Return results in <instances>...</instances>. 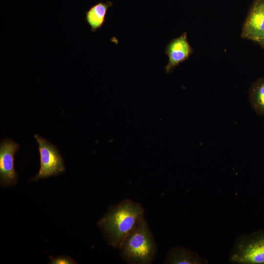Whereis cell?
<instances>
[{"mask_svg":"<svg viewBox=\"0 0 264 264\" xmlns=\"http://www.w3.org/2000/svg\"><path fill=\"white\" fill-rule=\"evenodd\" d=\"M19 145L10 139H4L0 144V182L2 186L16 184L17 174L14 168V155Z\"/></svg>","mask_w":264,"mask_h":264,"instance_id":"cell-5","label":"cell"},{"mask_svg":"<svg viewBox=\"0 0 264 264\" xmlns=\"http://www.w3.org/2000/svg\"><path fill=\"white\" fill-rule=\"evenodd\" d=\"M241 36L254 42L264 37V0H254L243 23Z\"/></svg>","mask_w":264,"mask_h":264,"instance_id":"cell-6","label":"cell"},{"mask_svg":"<svg viewBox=\"0 0 264 264\" xmlns=\"http://www.w3.org/2000/svg\"><path fill=\"white\" fill-rule=\"evenodd\" d=\"M112 5V3L110 1L106 2L100 1L86 12L85 21L90 27L92 32H96L103 26L108 10Z\"/></svg>","mask_w":264,"mask_h":264,"instance_id":"cell-9","label":"cell"},{"mask_svg":"<svg viewBox=\"0 0 264 264\" xmlns=\"http://www.w3.org/2000/svg\"><path fill=\"white\" fill-rule=\"evenodd\" d=\"M192 52L193 48L188 42L186 32L171 40L165 48V53L169 58L164 68L166 72H172L180 63L188 59Z\"/></svg>","mask_w":264,"mask_h":264,"instance_id":"cell-7","label":"cell"},{"mask_svg":"<svg viewBox=\"0 0 264 264\" xmlns=\"http://www.w3.org/2000/svg\"><path fill=\"white\" fill-rule=\"evenodd\" d=\"M123 260L131 264H149L154 260L157 248L148 222L143 218L119 246Z\"/></svg>","mask_w":264,"mask_h":264,"instance_id":"cell-2","label":"cell"},{"mask_svg":"<svg viewBox=\"0 0 264 264\" xmlns=\"http://www.w3.org/2000/svg\"><path fill=\"white\" fill-rule=\"evenodd\" d=\"M34 138L38 145L40 168L33 180L56 176L64 172L65 166L63 160L56 147L38 134H34Z\"/></svg>","mask_w":264,"mask_h":264,"instance_id":"cell-4","label":"cell"},{"mask_svg":"<svg viewBox=\"0 0 264 264\" xmlns=\"http://www.w3.org/2000/svg\"><path fill=\"white\" fill-rule=\"evenodd\" d=\"M50 264H76L75 261L70 257L60 256L51 258Z\"/></svg>","mask_w":264,"mask_h":264,"instance_id":"cell-11","label":"cell"},{"mask_svg":"<svg viewBox=\"0 0 264 264\" xmlns=\"http://www.w3.org/2000/svg\"><path fill=\"white\" fill-rule=\"evenodd\" d=\"M257 42L260 46L264 49V37L257 40Z\"/></svg>","mask_w":264,"mask_h":264,"instance_id":"cell-12","label":"cell"},{"mask_svg":"<svg viewBox=\"0 0 264 264\" xmlns=\"http://www.w3.org/2000/svg\"><path fill=\"white\" fill-rule=\"evenodd\" d=\"M230 260L237 264H264V230L239 237L230 253Z\"/></svg>","mask_w":264,"mask_h":264,"instance_id":"cell-3","label":"cell"},{"mask_svg":"<svg viewBox=\"0 0 264 264\" xmlns=\"http://www.w3.org/2000/svg\"><path fill=\"white\" fill-rule=\"evenodd\" d=\"M165 264H199L206 263V261L194 252L181 246L171 249L165 258Z\"/></svg>","mask_w":264,"mask_h":264,"instance_id":"cell-8","label":"cell"},{"mask_svg":"<svg viewBox=\"0 0 264 264\" xmlns=\"http://www.w3.org/2000/svg\"><path fill=\"white\" fill-rule=\"evenodd\" d=\"M249 98L253 110L258 114L264 116V78L258 79L251 85Z\"/></svg>","mask_w":264,"mask_h":264,"instance_id":"cell-10","label":"cell"},{"mask_svg":"<svg viewBox=\"0 0 264 264\" xmlns=\"http://www.w3.org/2000/svg\"><path fill=\"white\" fill-rule=\"evenodd\" d=\"M144 213L141 204L126 199L110 207L98 225L108 243L119 249L125 238L144 218Z\"/></svg>","mask_w":264,"mask_h":264,"instance_id":"cell-1","label":"cell"}]
</instances>
